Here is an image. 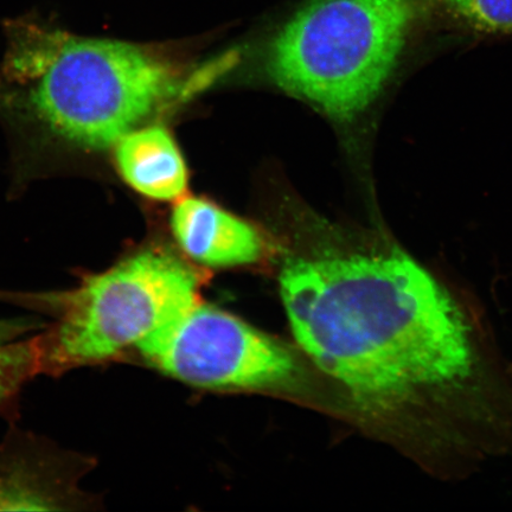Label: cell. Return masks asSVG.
Masks as SVG:
<instances>
[{"mask_svg":"<svg viewBox=\"0 0 512 512\" xmlns=\"http://www.w3.org/2000/svg\"><path fill=\"white\" fill-rule=\"evenodd\" d=\"M280 288L300 347L421 469L464 478L511 450V364L402 248L296 260Z\"/></svg>","mask_w":512,"mask_h":512,"instance_id":"1","label":"cell"},{"mask_svg":"<svg viewBox=\"0 0 512 512\" xmlns=\"http://www.w3.org/2000/svg\"><path fill=\"white\" fill-rule=\"evenodd\" d=\"M0 111L74 149H111L181 91L177 69L136 43L11 19Z\"/></svg>","mask_w":512,"mask_h":512,"instance_id":"2","label":"cell"},{"mask_svg":"<svg viewBox=\"0 0 512 512\" xmlns=\"http://www.w3.org/2000/svg\"><path fill=\"white\" fill-rule=\"evenodd\" d=\"M427 0H310L272 44L277 85L339 121L380 95Z\"/></svg>","mask_w":512,"mask_h":512,"instance_id":"3","label":"cell"},{"mask_svg":"<svg viewBox=\"0 0 512 512\" xmlns=\"http://www.w3.org/2000/svg\"><path fill=\"white\" fill-rule=\"evenodd\" d=\"M196 274L170 254L144 251L67 292L41 294L56 323L40 336L44 371L111 360L197 302Z\"/></svg>","mask_w":512,"mask_h":512,"instance_id":"4","label":"cell"},{"mask_svg":"<svg viewBox=\"0 0 512 512\" xmlns=\"http://www.w3.org/2000/svg\"><path fill=\"white\" fill-rule=\"evenodd\" d=\"M137 348L165 374L198 387H272L297 374L296 360L283 345L229 313L197 302Z\"/></svg>","mask_w":512,"mask_h":512,"instance_id":"5","label":"cell"},{"mask_svg":"<svg viewBox=\"0 0 512 512\" xmlns=\"http://www.w3.org/2000/svg\"><path fill=\"white\" fill-rule=\"evenodd\" d=\"M171 228L190 258L210 267L253 264L262 254V240L248 223L200 198L179 201Z\"/></svg>","mask_w":512,"mask_h":512,"instance_id":"6","label":"cell"},{"mask_svg":"<svg viewBox=\"0 0 512 512\" xmlns=\"http://www.w3.org/2000/svg\"><path fill=\"white\" fill-rule=\"evenodd\" d=\"M114 156L124 181L151 200H176L187 190V166L162 126L134 128L114 145Z\"/></svg>","mask_w":512,"mask_h":512,"instance_id":"7","label":"cell"},{"mask_svg":"<svg viewBox=\"0 0 512 512\" xmlns=\"http://www.w3.org/2000/svg\"><path fill=\"white\" fill-rule=\"evenodd\" d=\"M0 456V510H64L78 502L76 476L53 454Z\"/></svg>","mask_w":512,"mask_h":512,"instance_id":"8","label":"cell"},{"mask_svg":"<svg viewBox=\"0 0 512 512\" xmlns=\"http://www.w3.org/2000/svg\"><path fill=\"white\" fill-rule=\"evenodd\" d=\"M42 371L40 337L27 342L0 344V406L14 399L24 383Z\"/></svg>","mask_w":512,"mask_h":512,"instance_id":"9","label":"cell"},{"mask_svg":"<svg viewBox=\"0 0 512 512\" xmlns=\"http://www.w3.org/2000/svg\"><path fill=\"white\" fill-rule=\"evenodd\" d=\"M448 15L482 34L512 32V0H438Z\"/></svg>","mask_w":512,"mask_h":512,"instance_id":"10","label":"cell"}]
</instances>
